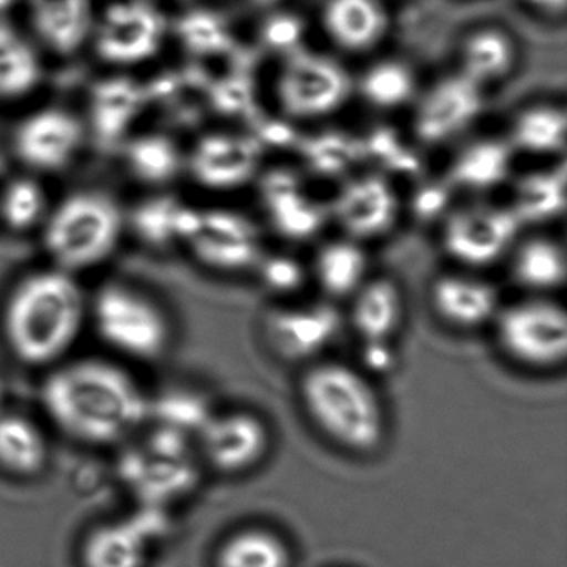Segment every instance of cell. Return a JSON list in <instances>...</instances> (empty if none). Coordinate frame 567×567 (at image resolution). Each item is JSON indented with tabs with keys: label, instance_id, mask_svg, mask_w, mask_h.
Listing matches in <instances>:
<instances>
[{
	"label": "cell",
	"instance_id": "6da1fadb",
	"mask_svg": "<svg viewBox=\"0 0 567 567\" xmlns=\"http://www.w3.org/2000/svg\"><path fill=\"white\" fill-rule=\"evenodd\" d=\"M41 403L55 430L89 447L127 443L151 421V394L109 358H68L45 371Z\"/></svg>",
	"mask_w": 567,
	"mask_h": 567
},
{
	"label": "cell",
	"instance_id": "7a4b0ae2",
	"mask_svg": "<svg viewBox=\"0 0 567 567\" xmlns=\"http://www.w3.org/2000/svg\"><path fill=\"white\" fill-rule=\"evenodd\" d=\"M89 327L81 277L52 265L19 275L0 301V337L22 367L51 370L71 358Z\"/></svg>",
	"mask_w": 567,
	"mask_h": 567
},
{
	"label": "cell",
	"instance_id": "3957f363",
	"mask_svg": "<svg viewBox=\"0 0 567 567\" xmlns=\"http://www.w3.org/2000/svg\"><path fill=\"white\" fill-rule=\"evenodd\" d=\"M300 398L318 431L341 450L370 454L383 444L386 410L363 368L324 358L315 361L301 378Z\"/></svg>",
	"mask_w": 567,
	"mask_h": 567
},
{
	"label": "cell",
	"instance_id": "277c9868",
	"mask_svg": "<svg viewBox=\"0 0 567 567\" xmlns=\"http://www.w3.org/2000/svg\"><path fill=\"white\" fill-rule=\"evenodd\" d=\"M127 235V207L105 188L82 187L52 202L39 240L48 265L82 278L107 265Z\"/></svg>",
	"mask_w": 567,
	"mask_h": 567
},
{
	"label": "cell",
	"instance_id": "5b68a950",
	"mask_svg": "<svg viewBox=\"0 0 567 567\" xmlns=\"http://www.w3.org/2000/svg\"><path fill=\"white\" fill-rule=\"evenodd\" d=\"M89 327L115 354L152 363L174 343V323L164 305L138 285L109 280L89 293Z\"/></svg>",
	"mask_w": 567,
	"mask_h": 567
},
{
	"label": "cell",
	"instance_id": "8992f818",
	"mask_svg": "<svg viewBox=\"0 0 567 567\" xmlns=\"http://www.w3.org/2000/svg\"><path fill=\"white\" fill-rule=\"evenodd\" d=\"M499 350L527 370H556L567 358V315L549 295L503 305L494 318Z\"/></svg>",
	"mask_w": 567,
	"mask_h": 567
},
{
	"label": "cell",
	"instance_id": "52a82bcc",
	"mask_svg": "<svg viewBox=\"0 0 567 567\" xmlns=\"http://www.w3.org/2000/svg\"><path fill=\"white\" fill-rule=\"evenodd\" d=\"M168 22L151 0H115L95 14L89 49L117 72L142 68L165 48Z\"/></svg>",
	"mask_w": 567,
	"mask_h": 567
},
{
	"label": "cell",
	"instance_id": "ba28073f",
	"mask_svg": "<svg viewBox=\"0 0 567 567\" xmlns=\"http://www.w3.org/2000/svg\"><path fill=\"white\" fill-rule=\"evenodd\" d=\"M89 141L84 115L65 105H42L16 122L11 151L22 171L44 178L72 168Z\"/></svg>",
	"mask_w": 567,
	"mask_h": 567
},
{
	"label": "cell",
	"instance_id": "9c48e42d",
	"mask_svg": "<svg viewBox=\"0 0 567 567\" xmlns=\"http://www.w3.org/2000/svg\"><path fill=\"white\" fill-rule=\"evenodd\" d=\"M353 91V79L340 62L303 48L285 58L275 79L278 105L295 121H321L337 114Z\"/></svg>",
	"mask_w": 567,
	"mask_h": 567
},
{
	"label": "cell",
	"instance_id": "30bf717a",
	"mask_svg": "<svg viewBox=\"0 0 567 567\" xmlns=\"http://www.w3.org/2000/svg\"><path fill=\"white\" fill-rule=\"evenodd\" d=\"M121 477L144 506L162 507L184 496L195 484L187 434L158 426L125 450Z\"/></svg>",
	"mask_w": 567,
	"mask_h": 567
},
{
	"label": "cell",
	"instance_id": "8fae6325",
	"mask_svg": "<svg viewBox=\"0 0 567 567\" xmlns=\"http://www.w3.org/2000/svg\"><path fill=\"white\" fill-rule=\"evenodd\" d=\"M523 228L507 204L473 202L447 212L441 247L461 267L480 270L507 257Z\"/></svg>",
	"mask_w": 567,
	"mask_h": 567
},
{
	"label": "cell",
	"instance_id": "7c38bea8",
	"mask_svg": "<svg viewBox=\"0 0 567 567\" xmlns=\"http://www.w3.org/2000/svg\"><path fill=\"white\" fill-rule=\"evenodd\" d=\"M195 437L202 460L228 476L255 470L264 463L271 446L268 424L245 410L212 413Z\"/></svg>",
	"mask_w": 567,
	"mask_h": 567
},
{
	"label": "cell",
	"instance_id": "4fadbf2b",
	"mask_svg": "<svg viewBox=\"0 0 567 567\" xmlns=\"http://www.w3.org/2000/svg\"><path fill=\"white\" fill-rule=\"evenodd\" d=\"M484 94L457 71L437 79L414 101V137L431 147L453 141L483 114Z\"/></svg>",
	"mask_w": 567,
	"mask_h": 567
},
{
	"label": "cell",
	"instance_id": "5bb4252c",
	"mask_svg": "<svg viewBox=\"0 0 567 567\" xmlns=\"http://www.w3.org/2000/svg\"><path fill=\"white\" fill-rule=\"evenodd\" d=\"M340 330L341 317L331 303L274 308L261 323L265 343L278 358L307 367L323 360Z\"/></svg>",
	"mask_w": 567,
	"mask_h": 567
},
{
	"label": "cell",
	"instance_id": "9a60e30c",
	"mask_svg": "<svg viewBox=\"0 0 567 567\" xmlns=\"http://www.w3.org/2000/svg\"><path fill=\"white\" fill-rule=\"evenodd\" d=\"M396 188L383 175H357L343 182L331 198L328 218L351 240H377L393 230L400 218Z\"/></svg>",
	"mask_w": 567,
	"mask_h": 567
},
{
	"label": "cell",
	"instance_id": "2e32d148",
	"mask_svg": "<svg viewBox=\"0 0 567 567\" xmlns=\"http://www.w3.org/2000/svg\"><path fill=\"white\" fill-rule=\"evenodd\" d=\"M182 248L195 264L217 274H238L255 268L261 250L254 228L245 218L224 210H198Z\"/></svg>",
	"mask_w": 567,
	"mask_h": 567
},
{
	"label": "cell",
	"instance_id": "e0dca14e",
	"mask_svg": "<svg viewBox=\"0 0 567 567\" xmlns=\"http://www.w3.org/2000/svg\"><path fill=\"white\" fill-rule=\"evenodd\" d=\"M258 167L260 148L234 132H208L185 151V175L205 190H237L257 175Z\"/></svg>",
	"mask_w": 567,
	"mask_h": 567
},
{
	"label": "cell",
	"instance_id": "ac0fdd59",
	"mask_svg": "<svg viewBox=\"0 0 567 567\" xmlns=\"http://www.w3.org/2000/svg\"><path fill=\"white\" fill-rule=\"evenodd\" d=\"M433 313L454 330L473 331L493 324L503 301L491 281L464 271H451L430 285Z\"/></svg>",
	"mask_w": 567,
	"mask_h": 567
},
{
	"label": "cell",
	"instance_id": "d6986e66",
	"mask_svg": "<svg viewBox=\"0 0 567 567\" xmlns=\"http://www.w3.org/2000/svg\"><path fill=\"white\" fill-rule=\"evenodd\" d=\"M29 25L44 54L69 59L89 48L95 14L91 0H25Z\"/></svg>",
	"mask_w": 567,
	"mask_h": 567
},
{
	"label": "cell",
	"instance_id": "ffe728a7",
	"mask_svg": "<svg viewBox=\"0 0 567 567\" xmlns=\"http://www.w3.org/2000/svg\"><path fill=\"white\" fill-rule=\"evenodd\" d=\"M161 524L132 516L92 527L81 544L82 567H145Z\"/></svg>",
	"mask_w": 567,
	"mask_h": 567
},
{
	"label": "cell",
	"instance_id": "44dd1931",
	"mask_svg": "<svg viewBox=\"0 0 567 567\" xmlns=\"http://www.w3.org/2000/svg\"><path fill=\"white\" fill-rule=\"evenodd\" d=\"M147 92L134 79L114 75L95 85L89 114L84 115L89 137L105 145H122L134 132L147 107Z\"/></svg>",
	"mask_w": 567,
	"mask_h": 567
},
{
	"label": "cell",
	"instance_id": "7402d4cb",
	"mask_svg": "<svg viewBox=\"0 0 567 567\" xmlns=\"http://www.w3.org/2000/svg\"><path fill=\"white\" fill-rule=\"evenodd\" d=\"M198 208L168 192H152L134 207H127L128 235L152 250L182 247L197 218Z\"/></svg>",
	"mask_w": 567,
	"mask_h": 567
},
{
	"label": "cell",
	"instance_id": "603a6c76",
	"mask_svg": "<svg viewBox=\"0 0 567 567\" xmlns=\"http://www.w3.org/2000/svg\"><path fill=\"white\" fill-rule=\"evenodd\" d=\"M348 323L361 343H391L403 323L404 297L388 277L368 278L350 298Z\"/></svg>",
	"mask_w": 567,
	"mask_h": 567
},
{
	"label": "cell",
	"instance_id": "cb8c5ba5",
	"mask_svg": "<svg viewBox=\"0 0 567 567\" xmlns=\"http://www.w3.org/2000/svg\"><path fill=\"white\" fill-rule=\"evenodd\" d=\"M388 24L381 0H327L321 9L324 34L348 54L373 51L386 38Z\"/></svg>",
	"mask_w": 567,
	"mask_h": 567
},
{
	"label": "cell",
	"instance_id": "d4e9b609",
	"mask_svg": "<svg viewBox=\"0 0 567 567\" xmlns=\"http://www.w3.org/2000/svg\"><path fill=\"white\" fill-rule=\"evenodd\" d=\"M519 45L511 32L496 25L473 29L457 48V72L486 91L516 71Z\"/></svg>",
	"mask_w": 567,
	"mask_h": 567
},
{
	"label": "cell",
	"instance_id": "484cf974",
	"mask_svg": "<svg viewBox=\"0 0 567 567\" xmlns=\"http://www.w3.org/2000/svg\"><path fill=\"white\" fill-rule=\"evenodd\" d=\"M44 78V52L32 35L0 19V104L31 97Z\"/></svg>",
	"mask_w": 567,
	"mask_h": 567
},
{
	"label": "cell",
	"instance_id": "4316f807",
	"mask_svg": "<svg viewBox=\"0 0 567 567\" xmlns=\"http://www.w3.org/2000/svg\"><path fill=\"white\" fill-rule=\"evenodd\" d=\"M121 147L127 174L152 192L164 190L185 174V148L164 132H134Z\"/></svg>",
	"mask_w": 567,
	"mask_h": 567
},
{
	"label": "cell",
	"instance_id": "83f0119b",
	"mask_svg": "<svg viewBox=\"0 0 567 567\" xmlns=\"http://www.w3.org/2000/svg\"><path fill=\"white\" fill-rule=\"evenodd\" d=\"M513 158L514 148L507 138H476L451 158L446 184L473 194L494 190L509 178Z\"/></svg>",
	"mask_w": 567,
	"mask_h": 567
},
{
	"label": "cell",
	"instance_id": "f1b7e54d",
	"mask_svg": "<svg viewBox=\"0 0 567 567\" xmlns=\"http://www.w3.org/2000/svg\"><path fill=\"white\" fill-rule=\"evenodd\" d=\"M51 461V443L41 424L12 411L0 413V471L14 480L42 476Z\"/></svg>",
	"mask_w": 567,
	"mask_h": 567
},
{
	"label": "cell",
	"instance_id": "f546056e",
	"mask_svg": "<svg viewBox=\"0 0 567 567\" xmlns=\"http://www.w3.org/2000/svg\"><path fill=\"white\" fill-rule=\"evenodd\" d=\"M264 202L275 230L287 238L311 237L328 218V210L308 198L297 178L285 172L265 178Z\"/></svg>",
	"mask_w": 567,
	"mask_h": 567
},
{
	"label": "cell",
	"instance_id": "4dcf8cb0",
	"mask_svg": "<svg viewBox=\"0 0 567 567\" xmlns=\"http://www.w3.org/2000/svg\"><path fill=\"white\" fill-rule=\"evenodd\" d=\"M311 274L330 301L350 300L370 278L364 245L348 237L327 241L315 254Z\"/></svg>",
	"mask_w": 567,
	"mask_h": 567
},
{
	"label": "cell",
	"instance_id": "1f68e13d",
	"mask_svg": "<svg viewBox=\"0 0 567 567\" xmlns=\"http://www.w3.org/2000/svg\"><path fill=\"white\" fill-rule=\"evenodd\" d=\"M507 257L514 284L530 295H549L566 284V250L554 238H519Z\"/></svg>",
	"mask_w": 567,
	"mask_h": 567
},
{
	"label": "cell",
	"instance_id": "d6a6232c",
	"mask_svg": "<svg viewBox=\"0 0 567 567\" xmlns=\"http://www.w3.org/2000/svg\"><path fill=\"white\" fill-rule=\"evenodd\" d=\"M507 207L523 227L556 220L566 210V167L560 162L547 171L530 172L514 182Z\"/></svg>",
	"mask_w": 567,
	"mask_h": 567
},
{
	"label": "cell",
	"instance_id": "836d02e7",
	"mask_svg": "<svg viewBox=\"0 0 567 567\" xmlns=\"http://www.w3.org/2000/svg\"><path fill=\"white\" fill-rule=\"evenodd\" d=\"M507 142L514 152L530 155H560L566 151V111L556 104L524 107L511 122Z\"/></svg>",
	"mask_w": 567,
	"mask_h": 567
},
{
	"label": "cell",
	"instance_id": "e575fe53",
	"mask_svg": "<svg viewBox=\"0 0 567 567\" xmlns=\"http://www.w3.org/2000/svg\"><path fill=\"white\" fill-rule=\"evenodd\" d=\"M291 560L285 537L261 526L234 530L215 553V567H291Z\"/></svg>",
	"mask_w": 567,
	"mask_h": 567
},
{
	"label": "cell",
	"instance_id": "d590c367",
	"mask_svg": "<svg viewBox=\"0 0 567 567\" xmlns=\"http://www.w3.org/2000/svg\"><path fill=\"white\" fill-rule=\"evenodd\" d=\"M51 205L42 178L22 172L0 188V227L14 235L39 234Z\"/></svg>",
	"mask_w": 567,
	"mask_h": 567
},
{
	"label": "cell",
	"instance_id": "8d00e7d4",
	"mask_svg": "<svg viewBox=\"0 0 567 567\" xmlns=\"http://www.w3.org/2000/svg\"><path fill=\"white\" fill-rule=\"evenodd\" d=\"M361 101L381 112L398 111L416 101L417 79L413 69L400 59H381L354 84Z\"/></svg>",
	"mask_w": 567,
	"mask_h": 567
},
{
	"label": "cell",
	"instance_id": "74e56055",
	"mask_svg": "<svg viewBox=\"0 0 567 567\" xmlns=\"http://www.w3.org/2000/svg\"><path fill=\"white\" fill-rule=\"evenodd\" d=\"M254 270L265 290L275 295H291L303 287L307 270L290 255H261Z\"/></svg>",
	"mask_w": 567,
	"mask_h": 567
},
{
	"label": "cell",
	"instance_id": "f35d334b",
	"mask_svg": "<svg viewBox=\"0 0 567 567\" xmlns=\"http://www.w3.org/2000/svg\"><path fill=\"white\" fill-rule=\"evenodd\" d=\"M181 35L197 52L221 51L228 42L225 22L210 11H192L182 19Z\"/></svg>",
	"mask_w": 567,
	"mask_h": 567
},
{
	"label": "cell",
	"instance_id": "ab89813d",
	"mask_svg": "<svg viewBox=\"0 0 567 567\" xmlns=\"http://www.w3.org/2000/svg\"><path fill=\"white\" fill-rule=\"evenodd\" d=\"M261 42L271 51L287 55L300 51L303 45L305 22L291 12L271 14L261 25Z\"/></svg>",
	"mask_w": 567,
	"mask_h": 567
},
{
	"label": "cell",
	"instance_id": "60d3db41",
	"mask_svg": "<svg viewBox=\"0 0 567 567\" xmlns=\"http://www.w3.org/2000/svg\"><path fill=\"white\" fill-rule=\"evenodd\" d=\"M529 8L536 9L544 16H563L566 12L567 0H524Z\"/></svg>",
	"mask_w": 567,
	"mask_h": 567
},
{
	"label": "cell",
	"instance_id": "b9f144b4",
	"mask_svg": "<svg viewBox=\"0 0 567 567\" xmlns=\"http://www.w3.org/2000/svg\"><path fill=\"white\" fill-rule=\"evenodd\" d=\"M6 398H8V386H6L4 378L0 377V413L4 411Z\"/></svg>",
	"mask_w": 567,
	"mask_h": 567
},
{
	"label": "cell",
	"instance_id": "7bdbcfd3",
	"mask_svg": "<svg viewBox=\"0 0 567 567\" xmlns=\"http://www.w3.org/2000/svg\"><path fill=\"white\" fill-rule=\"evenodd\" d=\"M250 2L257 6V8H275V6L280 4L284 0H250Z\"/></svg>",
	"mask_w": 567,
	"mask_h": 567
},
{
	"label": "cell",
	"instance_id": "ee69618b",
	"mask_svg": "<svg viewBox=\"0 0 567 567\" xmlns=\"http://www.w3.org/2000/svg\"><path fill=\"white\" fill-rule=\"evenodd\" d=\"M9 2H11V0H0V8H6V6H9Z\"/></svg>",
	"mask_w": 567,
	"mask_h": 567
}]
</instances>
